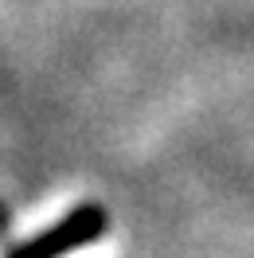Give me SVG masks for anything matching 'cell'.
Listing matches in <instances>:
<instances>
[{
    "label": "cell",
    "mask_w": 254,
    "mask_h": 258,
    "mask_svg": "<svg viewBox=\"0 0 254 258\" xmlns=\"http://www.w3.org/2000/svg\"><path fill=\"white\" fill-rule=\"evenodd\" d=\"M59 258H121V246H117V239H94V242L71 246V250L59 254Z\"/></svg>",
    "instance_id": "obj_2"
},
{
    "label": "cell",
    "mask_w": 254,
    "mask_h": 258,
    "mask_svg": "<svg viewBox=\"0 0 254 258\" xmlns=\"http://www.w3.org/2000/svg\"><path fill=\"white\" fill-rule=\"evenodd\" d=\"M75 208V192H63V196H47L39 208L24 211L16 223H12V239L16 242H28V239H39V235H47L51 227L63 219L67 211Z\"/></svg>",
    "instance_id": "obj_1"
}]
</instances>
